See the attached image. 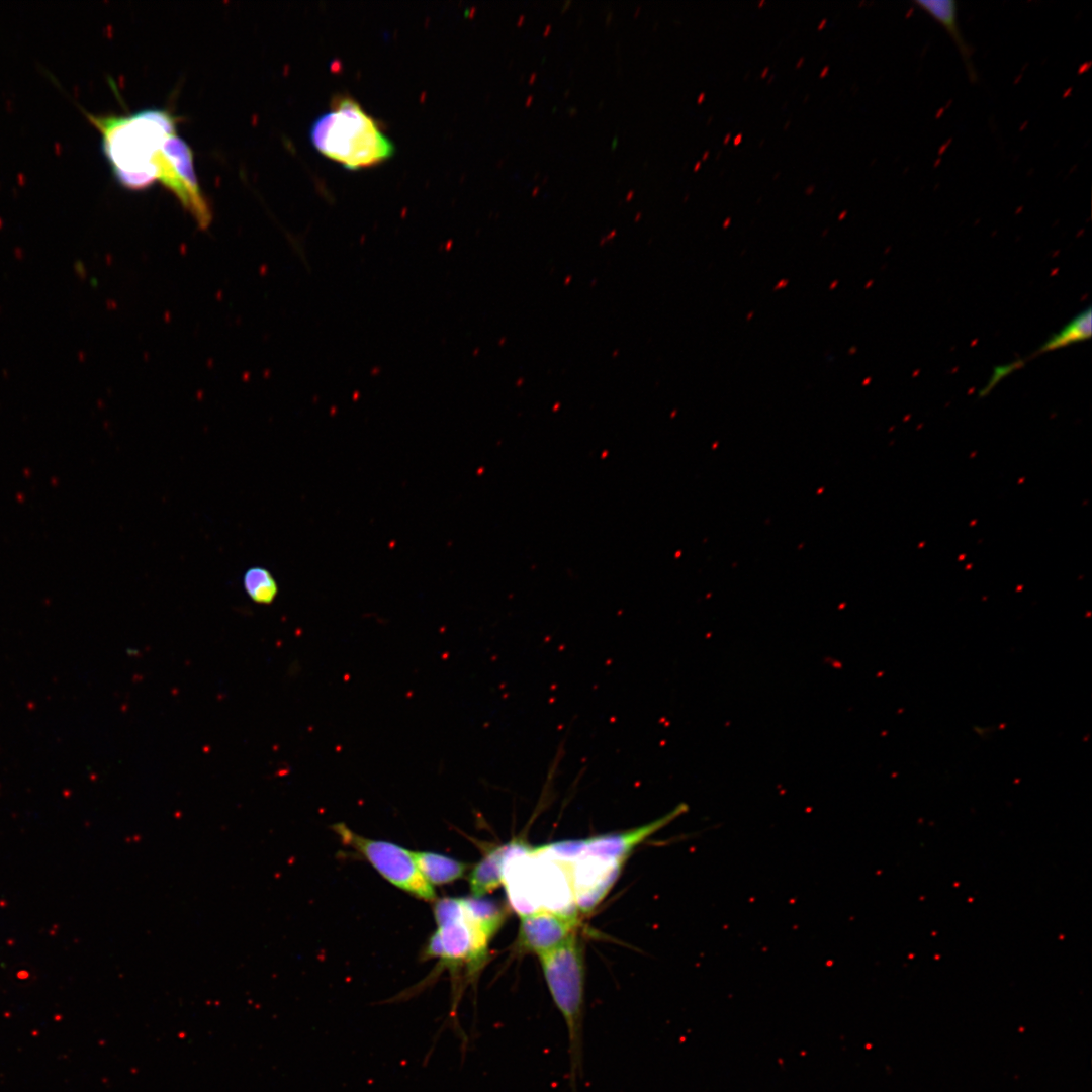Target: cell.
<instances>
[{"instance_id":"obj_30","label":"cell","mask_w":1092,"mask_h":1092,"mask_svg":"<svg viewBox=\"0 0 1092 1092\" xmlns=\"http://www.w3.org/2000/svg\"><path fill=\"white\" fill-rule=\"evenodd\" d=\"M568 94H569V89H566V90L564 91V95H568Z\"/></svg>"},{"instance_id":"obj_7","label":"cell","mask_w":1092,"mask_h":1092,"mask_svg":"<svg viewBox=\"0 0 1092 1092\" xmlns=\"http://www.w3.org/2000/svg\"><path fill=\"white\" fill-rule=\"evenodd\" d=\"M687 811L688 806L682 803L662 817L643 826L583 840L551 843L543 846V851L549 857L561 862H571L580 856H596L624 862L634 847Z\"/></svg>"},{"instance_id":"obj_25","label":"cell","mask_w":1092,"mask_h":1092,"mask_svg":"<svg viewBox=\"0 0 1092 1092\" xmlns=\"http://www.w3.org/2000/svg\"><path fill=\"white\" fill-rule=\"evenodd\" d=\"M640 10H641V6H637L636 10L634 12V16H636Z\"/></svg>"},{"instance_id":"obj_3","label":"cell","mask_w":1092,"mask_h":1092,"mask_svg":"<svg viewBox=\"0 0 1092 1092\" xmlns=\"http://www.w3.org/2000/svg\"><path fill=\"white\" fill-rule=\"evenodd\" d=\"M309 136L320 153L349 170L378 165L394 153L378 122L347 96L334 98L331 110L313 121Z\"/></svg>"},{"instance_id":"obj_12","label":"cell","mask_w":1092,"mask_h":1092,"mask_svg":"<svg viewBox=\"0 0 1092 1092\" xmlns=\"http://www.w3.org/2000/svg\"><path fill=\"white\" fill-rule=\"evenodd\" d=\"M414 860L425 880L431 885H443L460 879L468 864L433 852H413Z\"/></svg>"},{"instance_id":"obj_28","label":"cell","mask_w":1092,"mask_h":1092,"mask_svg":"<svg viewBox=\"0 0 1092 1092\" xmlns=\"http://www.w3.org/2000/svg\"><path fill=\"white\" fill-rule=\"evenodd\" d=\"M703 96H705V94H704V93H701V94L699 95L698 101H701V100L703 99Z\"/></svg>"},{"instance_id":"obj_31","label":"cell","mask_w":1092,"mask_h":1092,"mask_svg":"<svg viewBox=\"0 0 1092 1092\" xmlns=\"http://www.w3.org/2000/svg\"><path fill=\"white\" fill-rule=\"evenodd\" d=\"M699 166H700V162H698V163H697V164L695 165V169H697V168H698Z\"/></svg>"},{"instance_id":"obj_23","label":"cell","mask_w":1092,"mask_h":1092,"mask_svg":"<svg viewBox=\"0 0 1092 1092\" xmlns=\"http://www.w3.org/2000/svg\"><path fill=\"white\" fill-rule=\"evenodd\" d=\"M523 20H524V14H521V15L519 16L518 20H517V24H518V25H520V24L522 23V21H523Z\"/></svg>"},{"instance_id":"obj_33","label":"cell","mask_w":1092,"mask_h":1092,"mask_svg":"<svg viewBox=\"0 0 1092 1092\" xmlns=\"http://www.w3.org/2000/svg\"><path fill=\"white\" fill-rule=\"evenodd\" d=\"M602 105H603V101H600V103L598 104V106H599V107H601Z\"/></svg>"},{"instance_id":"obj_4","label":"cell","mask_w":1092,"mask_h":1092,"mask_svg":"<svg viewBox=\"0 0 1092 1092\" xmlns=\"http://www.w3.org/2000/svg\"><path fill=\"white\" fill-rule=\"evenodd\" d=\"M542 972L568 1037L569 1078L573 1092L582 1072L584 961L582 946L574 934L567 941L539 956Z\"/></svg>"},{"instance_id":"obj_14","label":"cell","mask_w":1092,"mask_h":1092,"mask_svg":"<svg viewBox=\"0 0 1092 1092\" xmlns=\"http://www.w3.org/2000/svg\"><path fill=\"white\" fill-rule=\"evenodd\" d=\"M243 587L249 598L258 604H270L278 593L276 580L264 567L249 568L243 576Z\"/></svg>"},{"instance_id":"obj_24","label":"cell","mask_w":1092,"mask_h":1092,"mask_svg":"<svg viewBox=\"0 0 1092 1092\" xmlns=\"http://www.w3.org/2000/svg\"><path fill=\"white\" fill-rule=\"evenodd\" d=\"M633 194H634L633 190L629 191L627 196H626V199H630L633 196Z\"/></svg>"},{"instance_id":"obj_22","label":"cell","mask_w":1092,"mask_h":1092,"mask_svg":"<svg viewBox=\"0 0 1092 1092\" xmlns=\"http://www.w3.org/2000/svg\"><path fill=\"white\" fill-rule=\"evenodd\" d=\"M617 142H618V136L615 135L614 139H613V142H612V149H614L616 147Z\"/></svg>"},{"instance_id":"obj_15","label":"cell","mask_w":1092,"mask_h":1092,"mask_svg":"<svg viewBox=\"0 0 1092 1092\" xmlns=\"http://www.w3.org/2000/svg\"><path fill=\"white\" fill-rule=\"evenodd\" d=\"M1021 365H1023V361L1017 360L1015 362H1012V363H1009V364H1006V365L997 366L995 368V370H994L988 384L980 392V396L987 395L995 387V385H997L999 383V381L1002 378L1006 377L1012 371L1018 369Z\"/></svg>"},{"instance_id":"obj_29","label":"cell","mask_w":1092,"mask_h":1092,"mask_svg":"<svg viewBox=\"0 0 1092 1092\" xmlns=\"http://www.w3.org/2000/svg\"><path fill=\"white\" fill-rule=\"evenodd\" d=\"M827 70H828V67H826V68H825V69H824V70L822 71L821 75H824V72H827Z\"/></svg>"},{"instance_id":"obj_9","label":"cell","mask_w":1092,"mask_h":1092,"mask_svg":"<svg viewBox=\"0 0 1092 1092\" xmlns=\"http://www.w3.org/2000/svg\"><path fill=\"white\" fill-rule=\"evenodd\" d=\"M562 863L568 870L576 907L582 911H589L611 889L624 862L596 856H580L571 862Z\"/></svg>"},{"instance_id":"obj_6","label":"cell","mask_w":1092,"mask_h":1092,"mask_svg":"<svg viewBox=\"0 0 1092 1092\" xmlns=\"http://www.w3.org/2000/svg\"><path fill=\"white\" fill-rule=\"evenodd\" d=\"M155 163L157 181L177 197L199 225L207 226L211 220V211L198 183L193 153L188 144L177 133L171 134Z\"/></svg>"},{"instance_id":"obj_8","label":"cell","mask_w":1092,"mask_h":1092,"mask_svg":"<svg viewBox=\"0 0 1092 1092\" xmlns=\"http://www.w3.org/2000/svg\"><path fill=\"white\" fill-rule=\"evenodd\" d=\"M576 916L538 909L520 915L518 946L538 957L556 948L573 936Z\"/></svg>"},{"instance_id":"obj_2","label":"cell","mask_w":1092,"mask_h":1092,"mask_svg":"<svg viewBox=\"0 0 1092 1092\" xmlns=\"http://www.w3.org/2000/svg\"><path fill=\"white\" fill-rule=\"evenodd\" d=\"M437 930L426 947L428 958L457 972L465 969L475 980L485 964L488 943L506 919L507 912L494 901L481 897L443 898L436 902Z\"/></svg>"},{"instance_id":"obj_26","label":"cell","mask_w":1092,"mask_h":1092,"mask_svg":"<svg viewBox=\"0 0 1092 1092\" xmlns=\"http://www.w3.org/2000/svg\"><path fill=\"white\" fill-rule=\"evenodd\" d=\"M740 139H741V134H738V135H737V136L735 138V140H734V143H735V144H737V143H738V142L740 141Z\"/></svg>"},{"instance_id":"obj_16","label":"cell","mask_w":1092,"mask_h":1092,"mask_svg":"<svg viewBox=\"0 0 1092 1092\" xmlns=\"http://www.w3.org/2000/svg\"><path fill=\"white\" fill-rule=\"evenodd\" d=\"M571 2H572V0H565L563 5H562L561 12H563L568 7V5L571 4Z\"/></svg>"},{"instance_id":"obj_5","label":"cell","mask_w":1092,"mask_h":1092,"mask_svg":"<svg viewBox=\"0 0 1092 1092\" xmlns=\"http://www.w3.org/2000/svg\"><path fill=\"white\" fill-rule=\"evenodd\" d=\"M333 829L343 843L360 852L390 883L417 898L435 899L433 887L420 873L413 852L390 842L360 836L345 824H336Z\"/></svg>"},{"instance_id":"obj_20","label":"cell","mask_w":1092,"mask_h":1092,"mask_svg":"<svg viewBox=\"0 0 1092 1092\" xmlns=\"http://www.w3.org/2000/svg\"><path fill=\"white\" fill-rule=\"evenodd\" d=\"M612 15H613V12H612V11H610V12H609V13L607 14V16H606V23H607V24H608V23H610V21H611V18H612Z\"/></svg>"},{"instance_id":"obj_18","label":"cell","mask_w":1092,"mask_h":1092,"mask_svg":"<svg viewBox=\"0 0 1092 1092\" xmlns=\"http://www.w3.org/2000/svg\"><path fill=\"white\" fill-rule=\"evenodd\" d=\"M536 76H537V73H536V72H532V74L530 75V78H529V83H533V82H534V80H535V78H536Z\"/></svg>"},{"instance_id":"obj_1","label":"cell","mask_w":1092,"mask_h":1092,"mask_svg":"<svg viewBox=\"0 0 1092 1092\" xmlns=\"http://www.w3.org/2000/svg\"><path fill=\"white\" fill-rule=\"evenodd\" d=\"M84 114L101 135V149L116 182L135 191L151 187L157 181L156 157L176 133L179 118L159 108L125 115Z\"/></svg>"},{"instance_id":"obj_32","label":"cell","mask_w":1092,"mask_h":1092,"mask_svg":"<svg viewBox=\"0 0 1092 1092\" xmlns=\"http://www.w3.org/2000/svg\"><path fill=\"white\" fill-rule=\"evenodd\" d=\"M547 178H548V176H545L542 182L543 183L546 182Z\"/></svg>"},{"instance_id":"obj_11","label":"cell","mask_w":1092,"mask_h":1092,"mask_svg":"<svg viewBox=\"0 0 1092 1092\" xmlns=\"http://www.w3.org/2000/svg\"><path fill=\"white\" fill-rule=\"evenodd\" d=\"M515 842L490 849L472 869L469 886L474 897H482L503 884L505 862L514 849Z\"/></svg>"},{"instance_id":"obj_10","label":"cell","mask_w":1092,"mask_h":1092,"mask_svg":"<svg viewBox=\"0 0 1092 1092\" xmlns=\"http://www.w3.org/2000/svg\"><path fill=\"white\" fill-rule=\"evenodd\" d=\"M918 8L930 15L940 24L953 40L962 56L969 79L977 81L978 76L972 61V51L966 42L958 22V8L952 0H918L913 2Z\"/></svg>"},{"instance_id":"obj_13","label":"cell","mask_w":1092,"mask_h":1092,"mask_svg":"<svg viewBox=\"0 0 1092 1092\" xmlns=\"http://www.w3.org/2000/svg\"><path fill=\"white\" fill-rule=\"evenodd\" d=\"M1092 333V310L1089 306L1070 321L1062 330L1051 336L1036 354L1054 351L1076 342L1085 341Z\"/></svg>"},{"instance_id":"obj_17","label":"cell","mask_w":1092,"mask_h":1092,"mask_svg":"<svg viewBox=\"0 0 1092 1092\" xmlns=\"http://www.w3.org/2000/svg\"><path fill=\"white\" fill-rule=\"evenodd\" d=\"M576 112H577V108H576L575 106H572V107H569V108H568V113H569L570 115H573V114H575Z\"/></svg>"},{"instance_id":"obj_19","label":"cell","mask_w":1092,"mask_h":1092,"mask_svg":"<svg viewBox=\"0 0 1092 1092\" xmlns=\"http://www.w3.org/2000/svg\"><path fill=\"white\" fill-rule=\"evenodd\" d=\"M551 27H552L551 24H547L544 31H543V34L544 35L548 34V32L551 30Z\"/></svg>"},{"instance_id":"obj_27","label":"cell","mask_w":1092,"mask_h":1092,"mask_svg":"<svg viewBox=\"0 0 1092 1092\" xmlns=\"http://www.w3.org/2000/svg\"><path fill=\"white\" fill-rule=\"evenodd\" d=\"M538 190H539V187H538V186H536V187H535V188L533 189V192H532V193H533V195H534V194H536V193L538 192Z\"/></svg>"},{"instance_id":"obj_21","label":"cell","mask_w":1092,"mask_h":1092,"mask_svg":"<svg viewBox=\"0 0 1092 1092\" xmlns=\"http://www.w3.org/2000/svg\"><path fill=\"white\" fill-rule=\"evenodd\" d=\"M532 99H533V95H532V94H530V95H529V96L527 97V99H526V101H525V104H526V105H529V104H530V102L532 101Z\"/></svg>"},{"instance_id":"obj_34","label":"cell","mask_w":1092,"mask_h":1092,"mask_svg":"<svg viewBox=\"0 0 1092 1092\" xmlns=\"http://www.w3.org/2000/svg\"><path fill=\"white\" fill-rule=\"evenodd\" d=\"M538 175H539V173L537 172V173L535 174V176H534V179H536V178L538 177Z\"/></svg>"}]
</instances>
